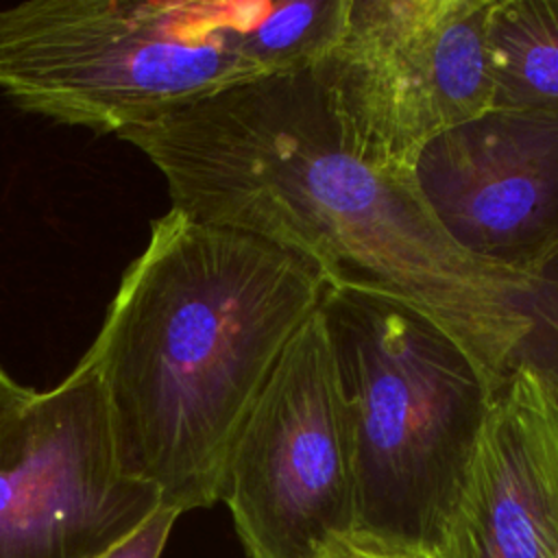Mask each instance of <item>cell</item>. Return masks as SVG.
I'll use <instances>...</instances> for the list:
<instances>
[{
  "instance_id": "8992f818",
  "label": "cell",
  "mask_w": 558,
  "mask_h": 558,
  "mask_svg": "<svg viewBox=\"0 0 558 558\" xmlns=\"http://www.w3.org/2000/svg\"><path fill=\"white\" fill-rule=\"evenodd\" d=\"M220 501L251 558H329L355 534L353 423L320 310L286 344L257 395Z\"/></svg>"
},
{
  "instance_id": "7a4b0ae2",
  "label": "cell",
  "mask_w": 558,
  "mask_h": 558,
  "mask_svg": "<svg viewBox=\"0 0 558 558\" xmlns=\"http://www.w3.org/2000/svg\"><path fill=\"white\" fill-rule=\"evenodd\" d=\"M325 279L262 238L168 209L120 277L81 362L120 469L179 514L220 501L235 438Z\"/></svg>"
},
{
  "instance_id": "6da1fadb",
  "label": "cell",
  "mask_w": 558,
  "mask_h": 558,
  "mask_svg": "<svg viewBox=\"0 0 558 558\" xmlns=\"http://www.w3.org/2000/svg\"><path fill=\"white\" fill-rule=\"evenodd\" d=\"M161 172L170 209L288 248L327 286L392 294L449 331L495 388L527 329V279L462 251L416 179L353 155L312 70L246 81L118 135Z\"/></svg>"
},
{
  "instance_id": "5bb4252c",
  "label": "cell",
  "mask_w": 558,
  "mask_h": 558,
  "mask_svg": "<svg viewBox=\"0 0 558 558\" xmlns=\"http://www.w3.org/2000/svg\"><path fill=\"white\" fill-rule=\"evenodd\" d=\"M329 558H429V556L397 549V547H386V545L360 538V536H351V538L342 541L329 554Z\"/></svg>"
},
{
  "instance_id": "4fadbf2b",
  "label": "cell",
  "mask_w": 558,
  "mask_h": 558,
  "mask_svg": "<svg viewBox=\"0 0 558 558\" xmlns=\"http://www.w3.org/2000/svg\"><path fill=\"white\" fill-rule=\"evenodd\" d=\"M179 512L159 506L133 532L94 558H161Z\"/></svg>"
},
{
  "instance_id": "7c38bea8",
  "label": "cell",
  "mask_w": 558,
  "mask_h": 558,
  "mask_svg": "<svg viewBox=\"0 0 558 558\" xmlns=\"http://www.w3.org/2000/svg\"><path fill=\"white\" fill-rule=\"evenodd\" d=\"M514 305L527 320V329L510 349L504 371L508 366L534 371L558 401V257L527 279Z\"/></svg>"
},
{
  "instance_id": "8fae6325",
  "label": "cell",
  "mask_w": 558,
  "mask_h": 558,
  "mask_svg": "<svg viewBox=\"0 0 558 558\" xmlns=\"http://www.w3.org/2000/svg\"><path fill=\"white\" fill-rule=\"evenodd\" d=\"M493 107L558 100V0H490Z\"/></svg>"
},
{
  "instance_id": "3957f363",
  "label": "cell",
  "mask_w": 558,
  "mask_h": 558,
  "mask_svg": "<svg viewBox=\"0 0 558 558\" xmlns=\"http://www.w3.org/2000/svg\"><path fill=\"white\" fill-rule=\"evenodd\" d=\"M318 310L353 423V536L445 558L490 381L449 331L392 294L325 286Z\"/></svg>"
},
{
  "instance_id": "9c48e42d",
  "label": "cell",
  "mask_w": 558,
  "mask_h": 558,
  "mask_svg": "<svg viewBox=\"0 0 558 558\" xmlns=\"http://www.w3.org/2000/svg\"><path fill=\"white\" fill-rule=\"evenodd\" d=\"M445 558H558V401L525 366L493 388Z\"/></svg>"
},
{
  "instance_id": "ba28073f",
  "label": "cell",
  "mask_w": 558,
  "mask_h": 558,
  "mask_svg": "<svg viewBox=\"0 0 558 558\" xmlns=\"http://www.w3.org/2000/svg\"><path fill=\"white\" fill-rule=\"evenodd\" d=\"M414 179L471 257L523 279L558 257V100L490 107L438 135Z\"/></svg>"
},
{
  "instance_id": "30bf717a",
  "label": "cell",
  "mask_w": 558,
  "mask_h": 558,
  "mask_svg": "<svg viewBox=\"0 0 558 558\" xmlns=\"http://www.w3.org/2000/svg\"><path fill=\"white\" fill-rule=\"evenodd\" d=\"M351 0H222L240 52L264 74L314 68L338 44Z\"/></svg>"
},
{
  "instance_id": "5b68a950",
  "label": "cell",
  "mask_w": 558,
  "mask_h": 558,
  "mask_svg": "<svg viewBox=\"0 0 558 558\" xmlns=\"http://www.w3.org/2000/svg\"><path fill=\"white\" fill-rule=\"evenodd\" d=\"M490 0H351L333 50L310 68L347 148L414 177L423 148L493 107Z\"/></svg>"
},
{
  "instance_id": "9a60e30c",
  "label": "cell",
  "mask_w": 558,
  "mask_h": 558,
  "mask_svg": "<svg viewBox=\"0 0 558 558\" xmlns=\"http://www.w3.org/2000/svg\"><path fill=\"white\" fill-rule=\"evenodd\" d=\"M33 388L22 386L20 381H15L2 366H0V414L9 412L11 408L24 403L26 399L33 397Z\"/></svg>"
},
{
  "instance_id": "52a82bcc",
  "label": "cell",
  "mask_w": 558,
  "mask_h": 558,
  "mask_svg": "<svg viewBox=\"0 0 558 558\" xmlns=\"http://www.w3.org/2000/svg\"><path fill=\"white\" fill-rule=\"evenodd\" d=\"M159 506L122 473L100 384L81 360L0 414V558H94Z\"/></svg>"
},
{
  "instance_id": "277c9868",
  "label": "cell",
  "mask_w": 558,
  "mask_h": 558,
  "mask_svg": "<svg viewBox=\"0 0 558 558\" xmlns=\"http://www.w3.org/2000/svg\"><path fill=\"white\" fill-rule=\"evenodd\" d=\"M262 76L220 0H28L0 11V94L98 135Z\"/></svg>"
}]
</instances>
